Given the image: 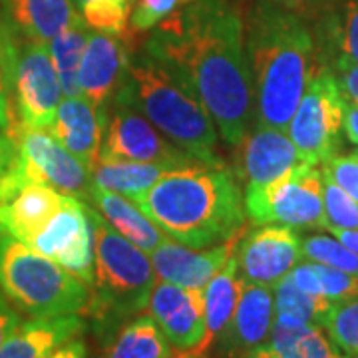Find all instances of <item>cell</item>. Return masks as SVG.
<instances>
[{"instance_id": "6da1fadb", "label": "cell", "mask_w": 358, "mask_h": 358, "mask_svg": "<svg viewBox=\"0 0 358 358\" xmlns=\"http://www.w3.org/2000/svg\"><path fill=\"white\" fill-rule=\"evenodd\" d=\"M141 50L193 92L221 138L237 145L255 122L245 20L231 0H193L150 30Z\"/></svg>"}, {"instance_id": "7a4b0ae2", "label": "cell", "mask_w": 358, "mask_h": 358, "mask_svg": "<svg viewBox=\"0 0 358 358\" xmlns=\"http://www.w3.org/2000/svg\"><path fill=\"white\" fill-rule=\"evenodd\" d=\"M245 48L253 80L255 126L287 131L319 70L317 44L305 18L271 0H255L245 18Z\"/></svg>"}, {"instance_id": "3957f363", "label": "cell", "mask_w": 358, "mask_h": 358, "mask_svg": "<svg viewBox=\"0 0 358 358\" xmlns=\"http://www.w3.org/2000/svg\"><path fill=\"white\" fill-rule=\"evenodd\" d=\"M131 201L167 237L192 249L225 243L245 231L243 192L223 166L169 171Z\"/></svg>"}, {"instance_id": "277c9868", "label": "cell", "mask_w": 358, "mask_h": 358, "mask_svg": "<svg viewBox=\"0 0 358 358\" xmlns=\"http://www.w3.org/2000/svg\"><path fill=\"white\" fill-rule=\"evenodd\" d=\"M115 98L134 106L183 152L207 166H223L217 126L207 108L150 54L131 52L128 78Z\"/></svg>"}, {"instance_id": "5b68a950", "label": "cell", "mask_w": 358, "mask_h": 358, "mask_svg": "<svg viewBox=\"0 0 358 358\" xmlns=\"http://www.w3.org/2000/svg\"><path fill=\"white\" fill-rule=\"evenodd\" d=\"M88 215L96 239V268L94 294L86 313L102 327L103 334H110L122 322L148 308L157 275L150 255L120 235L90 203Z\"/></svg>"}, {"instance_id": "8992f818", "label": "cell", "mask_w": 358, "mask_h": 358, "mask_svg": "<svg viewBox=\"0 0 358 358\" xmlns=\"http://www.w3.org/2000/svg\"><path fill=\"white\" fill-rule=\"evenodd\" d=\"M0 291L30 317L86 313L90 287L22 241L0 235Z\"/></svg>"}, {"instance_id": "52a82bcc", "label": "cell", "mask_w": 358, "mask_h": 358, "mask_svg": "<svg viewBox=\"0 0 358 358\" xmlns=\"http://www.w3.org/2000/svg\"><path fill=\"white\" fill-rule=\"evenodd\" d=\"M245 213L255 225L327 231L322 169L303 162L277 181L245 189Z\"/></svg>"}, {"instance_id": "ba28073f", "label": "cell", "mask_w": 358, "mask_h": 358, "mask_svg": "<svg viewBox=\"0 0 358 358\" xmlns=\"http://www.w3.org/2000/svg\"><path fill=\"white\" fill-rule=\"evenodd\" d=\"M343 115L345 98L336 76L329 68H319L310 78L287 128L289 138L308 164L322 166L336 155L341 148Z\"/></svg>"}, {"instance_id": "9c48e42d", "label": "cell", "mask_w": 358, "mask_h": 358, "mask_svg": "<svg viewBox=\"0 0 358 358\" xmlns=\"http://www.w3.org/2000/svg\"><path fill=\"white\" fill-rule=\"evenodd\" d=\"M6 90L14 98L16 110L13 128L50 131L62 102V86L48 44L34 40L20 42Z\"/></svg>"}, {"instance_id": "30bf717a", "label": "cell", "mask_w": 358, "mask_h": 358, "mask_svg": "<svg viewBox=\"0 0 358 358\" xmlns=\"http://www.w3.org/2000/svg\"><path fill=\"white\" fill-rule=\"evenodd\" d=\"M98 159L166 164L176 169L207 166L167 140L145 115L120 98L112 100V110L108 112Z\"/></svg>"}, {"instance_id": "8fae6325", "label": "cell", "mask_w": 358, "mask_h": 358, "mask_svg": "<svg viewBox=\"0 0 358 358\" xmlns=\"http://www.w3.org/2000/svg\"><path fill=\"white\" fill-rule=\"evenodd\" d=\"M16 143L14 164L32 183H46L64 195L88 201L92 173L76 155H72L48 129H8Z\"/></svg>"}, {"instance_id": "7c38bea8", "label": "cell", "mask_w": 358, "mask_h": 358, "mask_svg": "<svg viewBox=\"0 0 358 358\" xmlns=\"http://www.w3.org/2000/svg\"><path fill=\"white\" fill-rule=\"evenodd\" d=\"M94 241L96 239L88 215V203L66 195L60 211L48 221L44 229L34 235L28 247L56 261L92 289L96 268Z\"/></svg>"}, {"instance_id": "4fadbf2b", "label": "cell", "mask_w": 358, "mask_h": 358, "mask_svg": "<svg viewBox=\"0 0 358 358\" xmlns=\"http://www.w3.org/2000/svg\"><path fill=\"white\" fill-rule=\"evenodd\" d=\"M235 257L243 281L273 289L303 261L301 237L285 225H257L243 231Z\"/></svg>"}, {"instance_id": "5bb4252c", "label": "cell", "mask_w": 358, "mask_h": 358, "mask_svg": "<svg viewBox=\"0 0 358 358\" xmlns=\"http://www.w3.org/2000/svg\"><path fill=\"white\" fill-rule=\"evenodd\" d=\"M148 313L176 350V358H193L205 338L203 289L155 282Z\"/></svg>"}, {"instance_id": "9a60e30c", "label": "cell", "mask_w": 358, "mask_h": 358, "mask_svg": "<svg viewBox=\"0 0 358 358\" xmlns=\"http://www.w3.org/2000/svg\"><path fill=\"white\" fill-rule=\"evenodd\" d=\"M131 52L124 36L90 32L88 44L80 62L78 82L82 98H86L108 122L112 100L128 78Z\"/></svg>"}, {"instance_id": "2e32d148", "label": "cell", "mask_w": 358, "mask_h": 358, "mask_svg": "<svg viewBox=\"0 0 358 358\" xmlns=\"http://www.w3.org/2000/svg\"><path fill=\"white\" fill-rule=\"evenodd\" d=\"M235 176L245 189L277 181L293 167L307 162L285 129L255 126L237 145Z\"/></svg>"}, {"instance_id": "e0dca14e", "label": "cell", "mask_w": 358, "mask_h": 358, "mask_svg": "<svg viewBox=\"0 0 358 358\" xmlns=\"http://www.w3.org/2000/svg\"><path fill=\"white\" fill-rule=\"evenodd\" d=\"M241 235L243 233L207 249H192L171 237H166L162 245L150 253L155 275L159 281L173 282L179 287L205 289L207 282L225 267V263L235 253Z\"/></svg>"}, {"instance_id": "ac0fdd59", "label": "cell", "mask_w": 358, "mask_h": 358, "mask_svg": "<svg viewBox=\"0 0 358 358\" xmlns=\"http://www.w3.org/2000/svg\"><path fill=\"white\" fill-rule=\"evenodd\" d=\"M64 199V193L46 183L0 187V235L28 245L60 211Z\"/></svg>"}, {"instance_id": "d6986e66", "label": "cell", "mask_w": 358, "mask_h": 358, "mask_svg": "<svg viewBox=\"0 0 358 358\" xmlns=\"http://www.w3.org/2000/svg\"><path fill=\"white\" fill-rule=\"evenodd\" d=\"M275 327V294L271 287L243 281L241 299L229 327L219 338L221 350L229 358L267 345Z\"/></svg>"}, {"instance_id": "ffe728a7", "label": "cell", "mask_w": 358, "mask_h": 358, "mask_svg": "<svg viewBox=\"0 0 358 358\" xmlns=\"http://www.w3.org/2000/svg\"><path fill=\"white\" fill-rule=\"evenodd\" d=\"M103 126L100 112L86 98L78 96L60 102L50 134L92 173L100 157Z\"/></svg>"}, {"instance_id": "44dd1931", "label": "cell", "mask_w": 358, "mask_h": 358, "mask_svg": "<svg viewBox=\"0 0 358 358\" xmlns=\"http://www.w3.org/2000/svg\"><path fill=\"white\" fill-rule=\"evenodd\" d=\"M86 322L78 315L62 317H32L20 322L4 345L0 346V358H44L66 341L84 333Z\"/></svg>"}, {"instance_id": "7402d4cb", "label": "cell", "mask_w": 358, "mask_h": 358, "mask_svg": "<svg viewBox=\"0 0 358 358\" xmlns=\"http://www.w3.org/2000/svg\"><path fill=\"white\" fill-rule=\"evenodd\" d=\"M0 4L20 36L44 44L82 20L74 0H0Z\"/></svg>"}, {"instance_id": "603a6c76", "label": "cell", "mask_w": 358, "mask_h": 358, "mask_svg": "<svg viewBox=\"0 0 358 358\" xmlns=\"http://www.w3.org/2000/svg\"><path fill=\"white\" fill-rule=\"evenodd\" d=\"M86 203L94 205L120 235H124L128 241L138 245L148 255L157 249L167 237L154 221H150L143 215V211L138 205L120 193L103 189L100 185L92 183Z\"/></svg>"}, {"instance_id": "cb8c5ba5", "label": "cell", "mask_w": 358, "mask_h": 358, "mask_svg": "<svg viewBox=\"0 0 358 358\" xmlns=\"http://www.w3.org/2000/svg\"><path fill=\"white\" fill-rule=\"evenodd\" d=\"M243 291V279L239 275V265L235 253L225 263V267L207 282L205 294V338L193 358H203L207 350L217 343L229 327L231 317L237 308Z\"/></svg>"}, {"instance_id": "d4e9b609", "label": "cell", "mask_w": 358, "mask_h": 358, "mask_svg": "<svg viewBox=\"0 0 358 358\" xmlns=\"http://www.w3.org/2000/svg\"><path fill=\"white\" fill-rule=\"evenodd\" d=\"M100 358H176L154 317L136 315L108 334Z\"/></svg>"}, {"instance_id": "484cf974", "label": "cell", "mask_w": 358, "mask_h": 358, "mask_svg": "<svg viewBox=\"0 0 358 358\" xmlns=\"http://www.w3.org/2000/svg\"><path fill=\"white\" fill-rule=\"evenodd\" d=\"M268 345L281 358H350L313 322H275Z\"/></svg>"}, {"instance_id": "4316f807", "label": "cell", "mask_w": 358, "mask_h": 358, "mask_svg": "<svg viewBox=\"0 0 358 358\" xmlns=\"http://www.w3.org/2000/svg\"><path fill=\"white\" fill-rule=\"evenodd\" d=\"M176 167L166 164H141V162H120V159H98L92 169V181L103 189L126 195L134 199L145 193L152 185Z\"/></svg>"}, {"instance_id": "83f0119b", "label": "cell", "mask_w": 358, "mask_h": 358, "mask_svg": "<svg viewBox=\"0 0 358 358\" xmlns=\"http://www.w3.org/2000/svg\"><path fill=\"white\" fill-rule=\"evenodd\" d=\"M90 26L82 20H78L72 26H68L64 32H60L56 38L48 42V48L52 54V62L58 72V80L62 86L64 98H78L82 96L80 82H78V70L80 62L86 50V44L90 38Z\"/></svg>"}, {"instance_id": "f1b7e54d", "label": "cell", "mask_w": 358, "mask_h": 358, "mask_svg": "<svg viewBox=\"0 0 358 358\" xmlns=\"http://www.w3.org/2000/svg\"><path fill=\"white\" fill-rule=\"evenodd\" d=\"M275 322H313L322 324L333 303L319 294H310L294 285L291 273L273 287Z\"/></svg>"}, {"instance_id": "f546056e", "label": "cell", "mask_w": 358, "mask_h": 358, "mask_svg": "<svg viewBox=\"0 0 358 358\" xmlns=\"http://www.w3.org/2000/svg\"><path fill=\"white\" fill-rule=\"evenodd\" d=\"M320 327L345 355L358 358V296L333 303Z\"/></svg>"}, {"instance_id": "4dcf8cb0", "label": "cell", "mask_w": 358, "mask_h": 358, "mask_svg": "<svg viewBox=\"0 0 358 358\" xmlns=\"http://www.w3.org/2000/svg\"><path fill=\"white\" fill-rule=\"evenodd\" d=\"M131 8H134V0H98L82 6L80 14L84 22L90 26V30L126 38Z\"/></svg>"}, {"instance_id": "1f68e13d", "label": "cell", "mask_w": 358, "mask_h": 358, "mask_svg": "<svg viewBox=\"0 0 358 358\" xmlns=\"http://www.w3.org/2000/svg\"><path fill=\"white\" fill-rule=\"evenodd\" d=\"M301 247H303L305 261L329 265V267L341 268L350 275H358V255L333 235L331 237L310 235V237L301 239Z\"/></svg>"}, {"instance_id": "d6a6232c", "label": "cell", "mask_w": 358, "mask_h": 358, "mask_svg": "<svg viewBox=\"0 0 358 358\" xmlns=\"http://www.w3.org/2000/svg\"><path fill=\"white\" fill-rule=\"evenodd\" d=\"M322 197H324V211H327V223H329L327 231H358V201L352 199L324 169H322Z\"/></svg>"}, {"instance_id": "836d02e7", "label": "cell", "mask_w": 358, "mask_h": 358, "mask_svg": "<svg viewBox=\"0 0 358 358\" xmlns=\"http://www.w3.org/2000/svg\"><path fill=\"white\" fill-rule=\"evenodd\" d=\"M338 44L336 66L358 64V0H343V10L334 22Z\"/></svg>"}, {"instance_id": "e575fe53", "label": "cell", "mask_w": 358, "mask_h": 358, "mask_svg": "<svg viewBox=\"0 0 358 358\" xmlns=\"http://www.w3.org/2000/svg\"><path fill=\"white\" fill-rule=\"evenodd\" d=\"M189 2L193 0H134L129 28L134 32H150Z\"/></svg>"}, {"instance_id": "d590c367", "label": "cell", "mask_w": 358, "mask_h": 358, "mask_svg": "<svg viewBox=\"0 0 358 358\" xmlns=\"http://www.w3.org/2000/svg\"><path fill=\"white\" fill-rule=\"evenodd\" d=\"M313 265H315L317 281H319L320 296L329 299L331 303H343V301L357 299L358 275H350V273H345L341 268L320 265V263H313Z\"/></svg>"}, {"instance_id": "8d00e7d4", "label": "cell", "mask_w": 358, "mask_h": 358, "mask_svg": "<svg viewBox=\"0 0 358 358\" xmlns=\"http://www.w3.org/2000/svg\"><path fill=\"white\" fill-rule=\"evenodd\" d=\"M322 169L345 189L352 199L358 201V162L350 155H333L322 164Z\"/></svg>"}, {"instance_id": "74e56055", "label": "cell", "mask_w": 358, "mask_h": 358, "mask_svg": "<svg viewBox=\"0 0 358 358\" xmlns=\"http://www.w3.org/2000/svg\"><path fill=\"white\" fill-rule=\"evenodd\" d=\"M20 34L16 32V28L13 22L6 18V14L0 10V64L4 70V82L8 86V80L13 74L14 58H16V52L20 46Z\"/></svg>"}, {"instance_id": "f35d334b", "label": "cell", "mask_w": 358, "mask_h": 358, "mask_svg": "<svg viewBox=\"0 0 358 358\" xmlns=\"http://www.w3.org/2000/svg\"><path fill=\"white\" fill-rule=\"evenodd\" d=\"M338 72V88L343 92L346 102L358 103V64H341L336 66Z\"/></svg>"}, {"instance_id": "ab89813d", "label": "cell", "mask_w": 358, "mask_h": 358, "mask_svg": "<svg viewBox=\"0 0 358 358\" xmlns=\"http://www.w3.org/2000/svg\"><path fill=\"white\" fill-rule=\"evenodd\" d=\"M271 2L281 6L285 10L299 14L301 18L319 16L324 10V6H327V0H271Z\"/></svg>"}, {"instance_id": "60d3db41", "label": "cell", "mask_w": 358, "mask_h": 358, "mask_svg": "<svg viewBox=\"0 0 358 358\" xmlns=\"http://www.w3.org/2000/svg\"><path fill=\"white\" fill-rule=\"evenodd\" d=\"M18 324H20V315L10 307L6 294L0 291V346L18 329Z\"/></svg>"}, {"instance_id": "b9f144b4", "label": "cell", "mask_w": 358, "mask_h": 358, "mask_svg": "<svg viewBox=\"0 0 358 358\" xmlns=\"http://www.w3.org/2000/svg\"><path fill=\"white\" fill-rule=\"evenodd\" d=\"M88 357V346L86 343L76 336V338H70L66 341L64 345H60L58 348H54L48 357L44 358H86Z\"/></svg>"}, {"instance_id": "7bdbcfd3", "label": "cell", "mask_w": 358, "mask_h": 358, "mask_svg": "<svg viewBox=\"0 0 358 358\" xmlns=\"http://www.w3.org/2000/svg\"><path fill=\"white\" fill-rule=\"evenodd\" d=\"M343 134L350 143L358 145V103L346 102L345 115H343Z\"/></svg>"}, {"instance_id": "ee69618b", "label": "cell", "mask_w": 358, "mask_h": 358, "mask_svg": "<svg viewBox=\"0 0 358 358\" xmlns=\"http://www.w3.org/2000/svg\"><path fill=\"white\" fill-rule=\"evenodd\" d=\"M14 115L10 114V102H8V90L6 84L0 80V131L8 134V129L13 128Z\"/></svg>"}, {"instance_id": "f6af8a7d", "label": "cell", "mask_w": 358, "mask_h": 358, "mask_svg": "<svg viewBox=\"0 0 358 358\" xmlns=\"http://www.w3.org/2000/svg\"><path fill=\"white\" fill-rule=\"evenodd\" d=\"M14 155H16V143L8 134L0 131V176L13 164Z\"/></svg>"}, {"instance_id": "bcb514c9", "label": "cell", "mask_w": 358, "mask_h": 358, "mask_svg": "<svg viewBox=\"0 0 358 358\" xmlns=\"http://www.w3.org/2000/svg\"><path fill=\"white\" fill-rule=\"evenodd\" d=\"M329 233L336 237L341 243H345L348 249H352L358 255V231L352 229H329Z\"/></svg>"}, {"instance_id": "7dc6e473", "label": "cell", "mask_w": 358, "mask_h": 358, "mask_svg": "<svg viewBox=\"0 0 358 358\" xmlns=\"http://www.w3.org/2000/svg\"><path fill=\"white\" fill-rule=\"evenodd\" d=\"M233 358H281L277 352H275V348L268 345H261L257 346V348H251V350H247L243 355H237V357Z\"/></svg>"}, {"instance_id": "c3c4849f", "label": "cell", "mask_w": 358, "mask_h": 358, "mask_svg": "<svg viewBox=\"0 0 358 358\" xmlns=\"http://www.w3.org/2000/svg\"><path fill=\"white\" fill-rule=\"evenodd\" d=\"M90 2H98V0H74L78 13H80V8H82V6H86V4H90Z\"/></svg>"}, {"instance_id": "681fc988", "label": "cell", "mask_w": 358, "mask_h": 358, "mask_svg": "<svg viewBox=\"0 0 358 358\" xmlns=\"http://www.w3.org/2000/svg\"><path fill=\"white\" fill-rule=\"evenodd\" d=\"M350 157H352V159H357V162H358V152H355V154H350Z\"/></svg>"}]
</instances>
